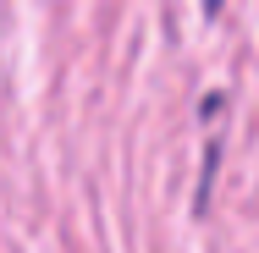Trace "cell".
<instances>
[{"instance_id": "cell-1", "label": "cell", "mask_w": 259, "mask_h": 253, "mask_svg": "<svg viewBox=\"0 0 259 253\" xmlns=\"http://www.w3.org/2000/svg\"><path fill=\"white\" fill-rule=\"evenodd\" d=\"M204 6H209V11H221V0H204Z\"/></svg>"}]
</instances>
